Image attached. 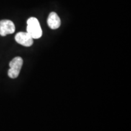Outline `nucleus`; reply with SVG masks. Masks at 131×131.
<instances>
[{
  "label": "nucleus",
  "mask_w": 131,
  "mask_h": 131,
  "mask_svg": "<svg viewBox=\"0 0 131 131\" xmlns=\"http://www.w3.org/2000/svg\"><path fill=\"white\" fill-rule=\"evenodd\" d=\"M27 32L33 39H38L41 37L42 32L40 23L36 18L31 17L27 21Z\"/></svg>",
  "instance_id": "f257e3e1"
},
{
  "label": "nucleus",
  "mask_w": 131,
  "mask_h": 131,
  "mask_svg": "<svg viewBox=\"0 0 131 131\" xmlns=\"http://www.w3.org/2000/svg\"><path fill=\"white\" fill-rule=\"evenodd\" d=\"M15 41L19 45L26 47H30L33 45L34 39L27 32L18 33L15 37Z\"/></svg>",
  "instance_id": "20e7f679"
},
{
  "label": "nucleus",
  "mask_w": 131,
  "mask_h": 131,
  "mask_svg": "<svg viewBox=\"0 0 131 131\" xmlns=\"http://www.w3.org/2000/svg\"><path fill=\"white\" fill-rule=\"evenodd\" d=\"M15 26L12 21L4 19L0 21V35L4 37L15 32Z\"/></svg>",
  "instance_id": "7ed1b4c3"
},
{
  "label": "nucleus",
  "mask_w": 131,
  "mask_h": 131,
  "mask_svg": "<svg viewBox=\"0 0 131 131\" xmlns=\"http://www.w3.org/2000/svg\"><path fill=\"white\" fill-rule=\"evenodd\" d=\"M23 64V60L19 57L14 58L10 62V69L8 71V75L10 78L14 79L18 77L21 68Z\"/></svg>",
  "instance_id": "f03ea898"
},
{
  "label": "nucleus",
  "mask_w": 131,
  "mask_h": 131,
  "mask_svg": "<svg viewBox=\"0 0 131 131\" xmlns=\"http://www.w3.org/2000/svg\"><path fill=\"white\" fill-rule=\"evenodd\" d=\"M47 24L52 29H57L61 25V20L55 12H51L47 18Z\"/></svg>",
  "instance_id": "39448f33"
}]
</instances>
